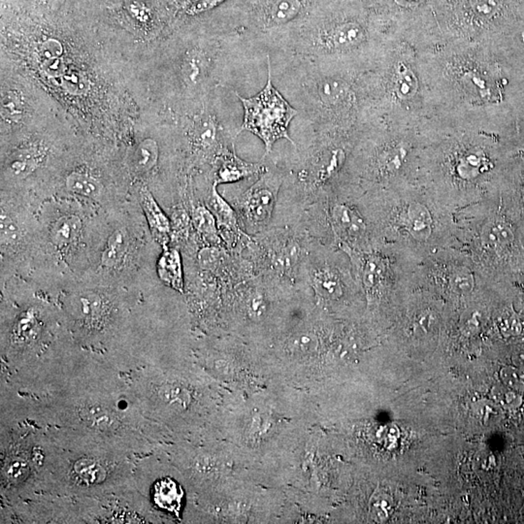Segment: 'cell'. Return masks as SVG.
<instances>
[{"label":"cell","mask_w":524,"mask_h":524,"mask_svg":"<svg viewBox=\"0 0 524 524\" xmlns=\"http://www.w3.org/2000/svg\"><path fill=\"white\" fill-rule=\"evenodd\" d=\"M163 251L131 194L94 217L87 264L79 281L99 286L144 289L161 281L157 265Z\"/></svg>","instance_id":"cell-1"},{"label":"cell","mask_w":524,"mask_h":524,"mask_svg":"<svg viewBox=\"0 0 524 524\" xmlns=\"http://www.w3.org/2000/svg\"><path fill=\"white\" fill-rule=\"evenodd\" d=\"M99 209L69 196H54L42 202L38 243L27 279L48 289L78 281L86 268L92 223Z\"/></svg>","instance_id":"cell-2"},{"label":"cell","mask_w":524,"mask_h":524,"mask_svg":"<svg viewBox=\"0 0 524 524\" xmlns=\"http://www.w3.org/2000/svg\"><path fill=\"white\" fill-rule=\"evenodd\" d=\"M284 57V66L272 70L277 89L298 111L302 121L326 129H345L351 124L356 97L337 64ZM272 68V67H271Z\"/></svg>","instance_id":"cell-3"},{"label":"cell","mask_w":524,"mask_h":524,"mask_svg":"<svg viewBox=\"0 0 524 524\" xmlns=\"http://www.w3.org/2000/svg\"><path fill=\"white\" fill-rule=\"evenodd\" d=\"M297 223L326 246L349 252H368L384 246L367 213L363 191L356 184L339 187L302 212Z\"/></svg>","instance_id":"cell-4"},{"label":"cell","mask_w":524,"mask_h":524,"mask_svg":"<svg viewBox=\"0 0 524 524\" xmlns=\"http://www.w3.org/2000/svg\"><path fill=\"white\" fill-rule=\"evenodd\" d=\"M313 239L300 224L271 226L252 236L243 254L256 275L265 277L293 293H310L306 264Z\"/></svg>","instance_id":"cell-5"},{"label":"cell","mask_w":524,"mask_h":524,"mask_svg":"<svg viewBox=\"0 0 524 524\" xmlns=\"http://www.w3.org/2000/svg\"><path fill=\"white\" fill-rule=\"evenodd\" d=\"M326 10L323 0H242L237 27L256 49L281 54Z\"/></svg>","instance_id":"cell-6"},{"label":"cell","mask_w":524,"mask_h":524,"mask_svg":"<svg viewBox=\"0 0 524 524\" xmlns=\"http://www.w3.org/2000/svg\"><path fill=\"white\" fill-rule=\"evenodd\" d=\"M40 205L24 194L1 191L0 283L29 275L38 243Z\"/></svg>","instance_id":"cell-7"},{"label":"cell","mask_w":524,"mask_h":524,"mask_svg":"<svg viewBox=\"0 0 524 524\" xmlns=\"http://www.w3.org/2000/svg\"><path fill=\"white\" fill-rule=\"evenodd\" d=\"M266 66L265 86L256 96L244 97L236 92L243 108L240 133L249 131L263 142L265 147L263 159L270 156L274 144L279 140L286 139L293 146L296 145L289 134V126L299 115L298 111L274 86L269 52L266 54Z\"/></svg>","instance_id":"cell-8"},{"label":"cell","mask_w":524,"mask_h":524,"mask_svg":"<svg viewBox=\"0 0 524 524\" xmlns=\"http://www.w3.org/2000/svg\"><path fill=\"white\" fill-rule=\"evenodd\" d=\"M306 284L321 308L341 305L363 293L348 254L314 239L306 264Z\"/></svg>","instance_id":"cell-9"},{"label":"cell","mask_w":524,"mask_h":524,"mask_svg":"<svg viewBox=\"0 0 524 524\" xmlns=\"http://www.w3.org/2000/svg\"><path fill=\"white\" fill-rule=\"evenodd\" d=\"M268 166L253 184L229 198L242 229L254 236L272 226L284 181V171L279 161L269 159Z\"/></svg>","instance_id":"cell-10"},{"label":"cell","mask_w":524,"mask_h":524,"mask_svg":"<svg viewBox=\"0 0 524 524\" xmlns=\"http://www.w3.org/2000/svg\"><path fill=\"white\" fill-rule=\"evenodd\" d=\"M268 166V162L245 161L236 154L235 148L227 150L217 159L208 179L217 186L223 184H234L249 178H258Z\"/></svg>","instance_id":"cell-11"},{"label":"cell","mask_w":524,"mask_h":524,"mask_svg":"<svg viewBox=\"0 0 524 524\" xmlns=\"http://www.w3.org/2000/svg\"><path fill=\"white\" fill-rule=\"evenodd\" d=\"M131 194L136 197L143 211L154 240L161 245L162 249L168 248L172 240L170 217L167 214L166 210L162 208L153 192L145 184H139L137 189L131 191Z\"/></svg>","instance_id":"cell-12"},{"label":"cell","mask_w":524,"mask_h":524,"mask_svg":"<svg viewBox=\"0 0 524 524\" xmlns=\"http://www.w3.org/2000/svg\"><path fill=\"white\" fill-rule=\"evenodd\" d=\"M196 240L203 246H224L219 234L216 217L198 197L192 196L187 201Z\"/></svg>","instance_id":"cell-13"},{"label":"cell","mask_w":524,"mask_h":524,"mask_svg":"<svg viewBox=\"0 0 524 524\" xmlns=\"http://www.w3.org/2000/svg\"><path fill=\"white\" fill-rule=\"evenodd\" d=\"M43 331L42 310L36 304H29L22 309L12 323L10 341L17 347H29L36 344Z\"/></svg>","instance_id":"cell-14"},{"label":"cell","mask_w":524,"mask_h":524,"mask_svg":"<svg viewBox=\"0 0 524 524\" xmlns=\"http://www.w3.org/2000/svg\"><path fill=\"white\" fill-rule=\"evenodd\" d=\"M157 270L162 283L180 293H184V261L179 248L169 246L163 249L157 261Z\"/></svg>","instance_id":"cell-15"},{"label":"cell","mask_w":524,"mask_h":524,"mask_svg":"<svg viewBox=\"0 0 524 524\" xmlns=\"http://www.w3.org/2000/svg\"><path fill=\"white\" fill-rule=\"evenodd\" d=\"M515 241L513 229L500 218H491L485 221L478 232V245L481 251L499 253Z\"/></svg>","instance_id":"cell-16"},{"label":"cell","mask_w":524,"mask_h":524,"mask_svg":"<svg viewBox=\"0 0 524 524\" xmlns=\"http://www.w3.org/2000/svg\"><path fill=\"white\" fill-rule=\"evenodd\" d=\"M79 415L87 426L97 430L113 431L119 424L116 414L101 404H87L82 407Z\"/></svg>","instance_id":"cell-17"},{"label":"cell","mask_w":524,"mask_h":524,"mask_svg":"<svg viewBox=\"0 0 524 524\" xmlns=\"http://www.w3.org/2000/svg\"><path fill=\"white\" fill-rule=\"evenodd\" d=\"M476 286L475 274L465 265H453L446 268L442 275V288H446L456 294H468Z\"/></svg>","instance_id":"cell-18"},{"label":"cell","mask_w":524,"mask_h":524,"mask_svg":"<svg viewBox=\"0 0 524 524\" xmlns=\"http://www.w3.org/2000/svg\"><path fill=\"white\" fill-rule=\"evenodd\" d=\"M183 496L181 486L171 479L157 481L154 486V501L157 505L167 511L177 513L181 508Z\"/></svg>","instance_id":"cell-19"},{"label":"cell","mask_w":524,"mask_h":524,"mask_svg":"<svg viewBox=\"0 0 524 524\" xmlns=\"http://www.w3.org/2000/svg\"><path fill=\"white\" fill-rule=\"evenodd\" d=\"M319 347L318 332L314 329H302L286 339L284 349L296 356H306L316 353Z\"/></svg>","instance_id":"cell-20"},{"label":"cell","mask_w":524,"mask_h":524,"mask_svg":"<svg viewBox=\"0 0 524 524\" xmlns=\"http://www.w3.org/2000/svg\"><path fill=\"white\" fill-rule=\"evenodd\" d=\"M75 476L87 486L101 483L106 478V471L99 461L92 458L80 459L74 465Z\"/></svg>","instance_id":"cell-21"},{"label":"cell","mask_w":524,"mask_h":524,"mask_svg":"<svg viewBox=\"0 0 524 524\" xmlns=\"http://www.w3.org/2000/svg\"><path fill=\"white\" fill-rule=\"evenodd\" d=\"M467 8L472 15L488 19L497 13L500 8L499 0H467Z\"/></svg>","instance_id":"cell-22"},{"label":"cell","mask_w":524,"mask_h":524,"mask_svg":"<svg viewBox=\"0 0 524 524\" xmlns=\"http://www.w3.org/2000/svg\"><path fill=\"white\" fill-rule=\"evenodd\" d=\"M161 398L168 404H174L181 407H187L191 402L189 393L183 386L177 384H168L164 386L161 391Z\"/></svg>","instance_id":"cell-23"},{"label":"cell","mask_w":524,"mask_h":524,"mask_svg":"<svg viewBox=\"0 0 524 524\" xmlns=\"http://www.w3.org/2000/svg\"><path fill=\"white\" fill-rule=\"evenodd\" d=\"M501 380L504 386H508L514 391H523L524 371L516 366L504 367L500 372Z\"/></svg>","instance_id":"cell-24"},{"label":"cell","mask_w":524,"mask_h":524,"mask_svg":"<svg viewBox=\"0 0 524 524\" xmlns=\"http://www.w3.org/2000/svg\"><path fill=\"white\" fill-rule=\"evenodd\" d=\"M416 80L410 71L398 72V78L395 82V91L399 96L410 97L414 96L416 92Z\"/></svg>","instance_id":"cell-25"},{"label":"cell","mask_w":524,"mask_h":524,"mask_svg":"<svg viewBox=\"0 0 524 524\" xmlns=\"http://www.w3.org/2000/svg\"><path fill=\"white\" fill-rule=\"evenodd\" d=\"M391 501L386 494L378 493L371 500V513L375 520L381 521L388 518Z\"/></svg>","instance_id":"cell-26"},{"label":"cell","mask_w":524,"mask_h":524,"mask_svg":"<svg viewBox=\"0 0 524 524\" xmlns=\"http://www.w3.org/2000/svg\"><path fill=\"white\" fill-rule=\"evenodd\" d=\"M494 395L499 403L502 404L507 408H515L521 404V398L516 391L506 386L502 388H496Z\"/></svg>","instance_id":"cell-27"},{"label":"cell","mask_w":524,"mask_h":524,"mask_svg":"<svg viewBox=\"0 0 524 524\" xmlns=\"http://www.w3.org/2000/svg\"><path fill=\"white\" fill-rule=\"evenodd\" d=\"M5 473L11 481H22L29 473V466L21 459H16L7 465Z\"/></svg>","instance_id":"cell-28"},{"label":"cell","mask_w":524,"mask_h":524,"mask_svg":"<svg viewBox=\"0 0 524 524\" xmlns=\"http://www.w3.org/2000/svg\"><path fill=\"white\" fill-rule=\"evenodd\" d=\"M500 328L506 335H518L521 331V323L516 316H510L508 318L502 319Z\"/></svg>","instance_id":"cell-29"},{"label":"cell","mask_w":524,"mask_h":524,"mask_svg":"<svg viewBox=\"0 0 524 524\" xmlns=\"http://www.w3.org/2000/svg\"><path fill=\"white\" fill-rule=\"evenodd\" d=\"M426 0H394L399 6L405 7V8H413L418 7L419 4L423 3Z\"/></svg>","instance_id":"cell-30"},{"label":"cell","mask_w":524,"mask_h":524,"mask_svg":"<svg viewBox=\"0 0 524 524\" xmlns=\"http://www.w3.org/2000/svg\"><path fill=\"white\" fill-rule=\"evenodd\" d=\"M514 363H515L516 367L521 368V370L524 371V354H518L515 358H514Z\"/></svg>","instance_id":"cell-31"},{"label":"cell","mask_w":524,"mask_h":524,"mask_svg":"<svg viewBox=\"0 0 524 524\" xmlns=\"http://www.w3.org/2000/svg\"><path fill=\"white\" fill-rule=\"evenodd\" d=\"M523 197H524V182H523Z\"/></svg>","instance_id":"cell-32"},{"label":"cell","mask_w":524,"mask_h":524,"mask_svg":"<svg viewBox=\"0 0 524 524\" xmlns=\"http://www.w3.org/2000/svg\"><path fill=\"white\" fill-rule=\"evenodd\" d=\"M523 299H524V296H523Z\"/></svg>","instance_id":"cell-33"}]
</instances>
